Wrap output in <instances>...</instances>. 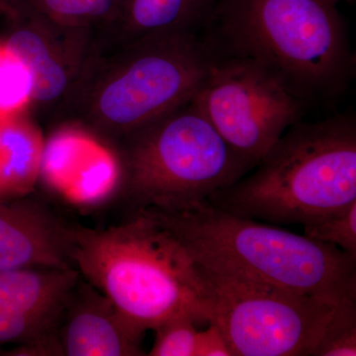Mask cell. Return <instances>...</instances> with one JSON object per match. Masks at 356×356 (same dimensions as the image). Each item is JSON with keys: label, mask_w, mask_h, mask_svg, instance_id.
I'll return each mask as SVG.
<instances>
[{"label": "cell", "mask_w": 356, "mask_h": 356, "mask_svg": "<svg viewBox=\"0 0 356 356\" xmlns=\"http://www.w3.org/2000/svg\"><path fill=\"white\" fill-rule=\"evenodd\" d=\"M198 35L214 60L254 63L309 110L334 106L355 79L348 26L322 0H217Z\"/></svg>", "instance_id": "obj_1"}, {"label": "cell", "mask_w": 356, "mask_h": 356, "mask_svg": "<svg viewBox=\"0 0 356 356\" xmlns=\"http://www.w3.org/2000/svg\"><path fill=\"white\" fill-rule=\"evenodd\" d=\"M58 322L33 318L0 309V346L20 344L33 341L57 329Z\"/></svg>", "instance_id": "obj_21"}, {"label": "cell", "mask_w": 356, "mask_h": 356, "mask_svg": "<svg viewBox=\"0 0 356 356\" xmlns=\"http://www.w3.org/2000/svg\"><path fill=\"white\" fill-rule=\"evenodd\" d=\"M44 138L27 110L0 113V199L25 197L39 184Z\"/></svg>", "instance_id": "obj_14"}, {"label": "cell", "mask_w": 356, "mask_h": 356, "mask_svg": "<svg viewBox=\"0 0 356 356\" xmlns=\"http://www.w3.org/2000/svg\"><path fill=\"white\" fill-rule=\"evenodd\" d=\"M23 267L76 268L70 226L28 196L0 199V271Z\"/></svg>", "instance_id": "obj_12"}, {"label": "cell", "mask_w": 356, "mask_h": 356, "mask_svg": "<svg viewBox=\"0 0 356 356\" xmlns=\"http://www.w3.org/2000/svg\"><path fill=\"white\" fill-rule=\"evenodd\" d=\"M217 0H120L113 19L96 34V44L129 43L147 37L199 32Z\"/></svg>", "instance_id": "obj_13"}, {"label": "cell", "mask_w": 356, "mask_h": 356, "mask_svg": "<svg viewBox=\"0 0 356 356\" xmlns=\"http://www.w3.org/2000/svg\"><path fill=\"white\" fill-rule=\"evenodd\" d=\"M195 356H234L224 332L215 323H209L205 331L198 332Z\"/></svg>", "instance_id": "obj_22"}, {"label": "cell", "mask_w": 356, "mask_h": 356, "mask_svg": "<svg viewBox=\"0 0 356 356\" xmlns=\"http://www.w3.org/2000/svg\"><path fill=\"white\" fill-rule=\"evenodd\" d=\"M144 331L81 275L57 327L65 356H140Z\"/></svg>", "instance_id": "obj_11"}, {"label": "cell", "mask_w": 356, "mask_h": 356, "mask_svg": "<svg viewBox=\"0 0 356 356\" xmlns=\"http://www.w3.org/2000/svg\"><path fill=\"white\" fill-rule=\"evenodd\" d=\"M222 139L257 165L308 107L248 60H214L192 99Z\"/></svg>", "instance_id": "obj_8"}, {"label": "cell", "mask_w": 356, "mask_h": 356, "mask_svg": "<svg viewBox=\"0 0 356 356\" xmlns=\"http://www.w3.org/2000/svg\"><path fill=\"white\" fill-rule=\"evenodd\" d=\"M200 268L214 295L211 323L224 332L234 356H313L332 316L346 303Z\"/></svg>", "instance_id": "obj_7"}, {"label": "cell", "mask_w": 356, "mask_h": 356, "mask_svg": "<svg viewBox=\"0 0 356 356\" xmlns=\"http://www.w3.org/2000/svg\"><path fill=\"white\" fill-rule=\"evenodd\" d=\"M79 277L76 268L23 267L0 271V309L58 322Z\"/></svg>", "instance_id": "obj_15"}, {"label": "cell", "mask_w": 356, "mask_h": 356, "mask_svg": "<svg viewBox=\"0 0 356 356\" xmlns=\"http://www.w3.org/2000/svg\"><path fill=\"white\" fill-rule=\"evenodd\" d=\"M304 235L356 257V201L303 225Z\"/></svg>", "instance_id": "obj_17"}, {"label": "cell", "mask_w": 356, "mask_h": 356, "mask_svg": "<svg viewBox=\"0 0 356 356\" xmlns=\"http://www.w3.org/2000/svg\"><path fill=\"white\" fill-rule=\"evenodd\" d=\"M250 172L207 200L255 221L302 226L355 202V115L297 122Z\"/></svg>", "instance_id": "obj_5"}, {"label": "cell", "mask_w": 356, "mask_h": 356, "mask_svg": "<svg viewBox=\"0 0 356 356\" xmlns=\"http://www.w3.org/2000/svg\"><path fill=\"white\" fill-rule=\"evenodd\" d=\"M197 323L191 317L181 316L159 325L156 332L149 356H195L197 346Z\"/></svg>", "instance_id": "obj_20"}, {"label": "cell", "mask_w": 356, "mask_h": 356, "mask_svg": "<svg viewBox=\"0 0 356 356\" xmlns=\"http://www.w3.org/2000/svg\"><path fill=\"white\" fill-rule=\"evenodd\" d=\"M356 355V300L339 306L325 327L313 356Z\"/></svg>", "instance_id": "obj_18"}, {"label": "cell", "mask_w": 356, "mask_h": 356, "mask_svg": "<svg viewBox=\"0 0 356 356\" xmlns=\"http://www.w3.org/2000/svg\"><path fill=\"white\" fill-rule=\"evenodd\" d=\"M30 90L27 70L0 44V113L25 109Z\"/></svg>", "instance_id": "obj_19"}, {"label": "cell", "mask_w": 356, "mask_h": 356, "mask_svg": "<svg viewBox=\"0 0 356 356\" xmlns=\"http://www.w3.org/2000/svg\"><path fill=\"white\" fill-rule=\"evenodd\" d=\"M122 168L116 151L89 134L70 127L51 129L44 139L39 184L76 205H98L121 196Z\"/></svg>", "instance_id": "obj_10"}, {"label": "cell", "mask_w": 356, "mask_h": 356, "mask_svg": "<svg viewBox=\"0 0 356 356\" xmlns=\"http://www.w3.org/2000/svg\"><path fill=\"white\" fill-rule=\"evenodd\" d=\"M96 33L58 25L0 1V44L29 74L25 109L37 121L55 120L95 51Z\"/></svg>", "instance_id": "obj_9"}, {"label": "cell", "mask_w": 356, "mask_h": 356, "mask_svg": "<svg viewBox=\"0 0 356 356\" xmlns=\"http://www.w3.org/2000/svg\"><path fill=\"white\" fill-rule=\"evenodd\" d=\"M325 3L330 4V6H337L341 2H348V3H353L355 0H322Z\"/></svg>", "instance_id": "obj_23"}, {"label": "cell", "mask_w": 356, "mask_h": 356, "mask_svg": "<svg viewBox=\"0 0 356 356\" xmlns=\"http://www.w3.org/2000/svg\"><path fill=\"white\" fill-rule=\"evenodd\" d=\"M139 211L204 268L331 303L356 300V257L334 245L232 214L208 200Z\"/></svg>", "instance_id": "obj_3"}, {"label": "cell", "mask_w": 356, "mask_h": 356, "mask_svg": "<svg viewBox=\"0 0 356 356\" xmlns=\"http://www.w3.org/2000/svg\"><path fill=\"white\" fill-rule=\"evenodd\" d=\"M70 257L84 280L142 331L181 316L197 324L214 318V295L202 269L142 211L108 228L70 227Z\"/></svg>", "instance_id": "obj_4"}, {"label": "cell", "mask_w": 356, "mask_h": 356, "mask_svg": "<svg viewBox=\"0 0 356 356\" xmlns=\"http://www.w3.org/2000/svg\"><path fill=\"white\" fill-rule=\"evenodd\" d=\"M111 147L121 163V196L135 210L179 209L207 200L255 166L222 139L192 100Z\"/></svg>", "instance_id": "obj_6"}, {"label": "cell", "mask_w": 356, "mask_h": 356, "mask_svg": "<svg viewBox=\"0 0 356 356\" xmlns=\"http://www.w3.org/2000/svg\"><path fill=\"white\" fill-rule=\"evenodd\" d=\"M213 62L195 33L95 44L53 128H76L111 146L193 99Z\"/></svg>", "instance_id": "obj_2"}, {"label": "cell", "mask_w": 356, "mask_h": 356, "mask_svg": "<svg viewBox=\"0 0 356 356\" xmlns=\"http://www.w3.org/2000/svg\"><path fill=\"white\" fill-rule=\"evenodd\" d=\"M8 6L72 28L96 32L113 19L120 0H0Z\"/></svg>", "instance_id": "obj_16"}]
</instances>
